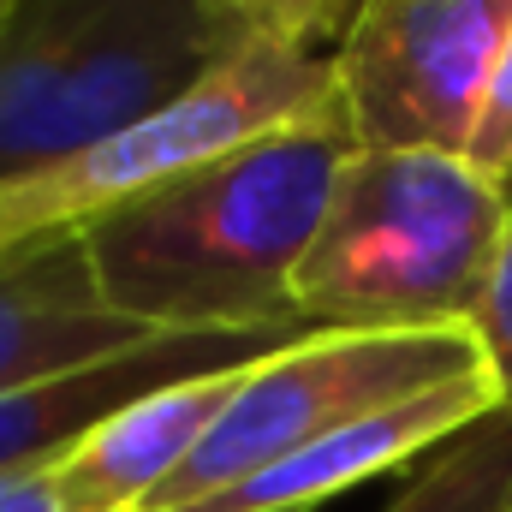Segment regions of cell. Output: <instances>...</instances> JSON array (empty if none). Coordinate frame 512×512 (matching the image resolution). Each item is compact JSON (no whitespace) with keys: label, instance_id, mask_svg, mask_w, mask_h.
<instances>
[{"label":"cell","instance_id":"cell-1","mask_svg":"<svg viewBox=\"0 0 512 512\" xmlns=\"http://www.w3.org/2000/svg\"><path fill=\"white\" fill-rule=\"evenodd\" d=\"M352 149L346 120L274 131L84 221L102 310L149 334H316L292 310V274Z\"/></svg>","mask_w":512,"mask_h":512},{"label":"cell","instance_id":"cell-15","mask_svg":"<svg viewBox=\"0 0 512 512\" xmlns=\"http://www.w3.org/2000/svg\"><path fill=\"white\" fill-rule=\"evenodd\" d=\"M0 512H78V507L54 483V465H36V471L0 477Z\"/></svg>","mask_w":512,"mask_h":512},{"label":"cell","instance_id":"cell-10","mask_svg":"<svg viewBox=\"0 0 512 512\" xmlns=\"http://www.w3.org/2000/svg\"><path fill=\"white\" fill-rule=\"evenodd\" d=\"M239 376H245V364L185 376V382L114 411L108 423H96L78 447H66L54 459V483L66 489V501L78 512H143L203 447V435L227 411Z\"/></svg>","mask_w":512,"mask_h":512},{"label":"cell","instance_id":"cell-13","mask_svg":"<svg viewBox=\"0 0 512 512\" xmlns=\"http://www.w3.org/2000/svg\"><path fill=\"white\" fill-rule=\"evenodd\" d=\"M477 346H483V364L501 387V405H512V227H507V251H501V268L489 280V298L471 322Z\"/></svg>","mask_w":512,"mask_h":512},{"label":"cell","instance_id":"cell-2","mask_svg":"<svg viewBox=\"0 0 512 512\" xmlns=\"http://www.w3.org/2000/svg\"><path fill=\"white\" fill-rule=\"evenodd\" d=\"M262 36L245 0H0V191L143 126Z\"/></svg>","mask_w":512,"mask_h":512},{"label":"cell","instance_id":"cell-14","mask_svg":"<svg viewBox=\"0 0 512 512\" xmlns=\"http://www.w3.org/2000/svg\"><path fill=\"white\" fill-rule=\"evenodd\" d=\"M274 36H304V42H340L352 0H245Z\"/></svg>","mask_w":512,"mask_h":512},{"label":"cell","instance_id":"cell-7","mask_svg":"<svg viewBox=\"0 0 512 512\" xmlns=\"http://www.w3.org/2000/svg\"><path fill=\"white\" fill-rule=\"evenodd\" d=\"M286 340H298V334H161L149 346L120 352V358L6 387L0 393V477L54 465L66 447H78L114 411L185 382V376H209V370H233V364L268 358Z\"/></svg>","mask_w":512,"mask_h":512},{"label":"cell","instance_id":"cell-11","mask_svg":"<svg viewBox=\"0 0 512 512\" xmlns=\"http://www.w3.org/2000/svg\"><path fill=\"white\" fill-rule=\"evenodd\" d=\"M382 512H512V405L441 441Z\"/></svg>","mask_w":512,"mask_h":512},{"label":"cell","instance_id":"cell-3","mask_svg":"<svg viewBox=\"0 0 512 512\" xmlns=\"http://www.w3.org/2000/svg\"><path fill=\"white\" fill-rule=\"evenodd\" d=\"M512 197L465 155L352 149L292 274L304 328H471L501 268Z\"/></svg>","mask_w":512,"mask_h":512},{"label":"cell","instance_id":"cell-12","mask_svg":"<svg viewBox=\"0 0 512 512\" xmlns=\"http://www.w3.org/2000/svg\"><path fill=\"white\" fill-rule=\"evenodd\" d=\"M465 161L483 167L512 197V30H507V42H501V60H495V78H489V96H483V114H477Z\"/></svg>","mask_w":512,"mask_h":512},{"label":"cell","instance_id":"cell-8","mask_svg":"<svg viewBox=\"0 0 512 512\" xmlns=\"http://www.w3.org/2000/svg\"><path fill=\"white\" fill-rule=\"evenodd\" d=\"M495 405H501L495 376L435 387L423 399L387 405L376 417H358V423H346V429L286 453L280 465L245 477L239 489H221L215 501H203L191 512H310V507H322L328 495H340V489H358V483L382 477L393 465L417 459V453H435L441 441H453L459 429H471Z\"/></svg>","mask_w":512,"mask_h":512},{"label":"cell","instance_id":"cell-6","mask_svg":"<svg viewBox=\"0 0 512 512\" xmlns=\"http://www.w3.org/2000/svg\"><path fill=\"white\" fill-rule=\"evenodd\" d=\"M507 30L512 0H352L334 78L358 149L465 155Z\"/></svg>","mask_w":512,"mask_h":512},{"label":"cell","instance_id":"cell-5","mask_svg":"<svg viewBox=\"0 0 512 512\" xmlns=\"http://www.w3.org/2000/svg\"><path fill=\"white\" fill-rule=\"evenodd\" d=\"M477 376H489V364L471 328L298 334L280 352L245 364V376L233 387L227 411L215 417V429L203 435V447L143 512H191L358 417H376L387 405L423 399L453 382H477Z\"/></svg>","mask_w":512,"mask_h":512},{"label":"cell","instance_id":"cell-9","mask_svg":"<svg viewBox=\"0 0 512 512\" xmlns=\"http://www.w3.org/2000/svg\"><path fill=\"white\" fill-rule=\"evenodd\" d=\"M161 334L102 310L78 233H42L0 256V393L66 376Z\"/></svg>","mask_w":512,"mask_h":512},{"label":"cell","instance_id":"cell-4","mask_svg":"<svg viewBox=\"0 0 512 512\" xmlns=\"http://www.w3.org/2000/svg\"><path fill=\"white\" fill-rule=\"evenodd\" d=\"M322 120H346L334 48L304 42V36H262L233 66H221L191 96L167 102L143 126L108 137L102 149L54 173L6 185L0 191V256L42 233H78L84 221L120 209L179 173H197L256 137L322 126Z\"/></svg>","mask_w":512,"mask_h":512}]
</instances>
